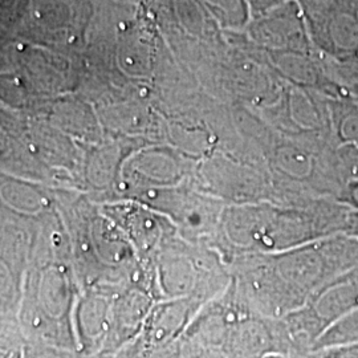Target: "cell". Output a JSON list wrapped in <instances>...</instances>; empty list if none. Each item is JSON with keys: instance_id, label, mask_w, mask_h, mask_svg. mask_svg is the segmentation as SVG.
I'll return each mask as SVG.
<instances>
[{"instance_id": "obj_7", "label": "cell", "mask_w": 358, "mask_h": 358, "mask_svg": "<svg viewBox=\"0 0 358 358\" xmlns=\"http://www.w3.org/2000/svg\"><path fill=\"white\" fill-rule=\"evenodd\" d=\"M264 358H292L291 356H288V355H282V353H272V355H268L267 357Z\"/></svg>"}, {"instance_id": "obj_8", "label": "cell", "mask_w": 358, "mask_h": 358, "mask_svg": "<svg viewBox=\"0 0 358 358\" xmlns=\"http://www.w3.org/2000/svg\"><path fill=\"white\" fill-rule=\"evenodd\" d=\"M10 358H22V349H20V350H16Z\"/></svg>"}, {"instance_id": "obj_5", "label": "cell", "mask_w": 358, "mask_h": 358, "mask_svg": "<svg viewBox=\"0 0 358 358\" xmlns=\"http://www.w3.org/2000/svg\"><path fill=\"white\" fill-rule=\"evenodd\" d=\"M75 352L36 343H26L22 348V358H75Z\"/></svg>"}, {"instance_id": "obj_1", "label": "cell", "mask_w": 358, "mask_h": 358, "mask_svg": "<svg viewBox=\"0 0 358 358\" xmlns=\"http://www.w3.org/2000/svg\"><path fill=\"white\" fill-rule=\"evenodd\" d=\"M353 208L341 201L303 202L297 208L244 205L223 211L217 236L231 251L257 254L348 234Z\"/></svg>"}, {"instance_id": "obj_4", "label": "cell", "mask_w": 358, "mask_h": 358, "mask_svg": "<svg viewBox=\"0 0 358 358\" xmlns=\"http://www.w3.org/2000/svg\"><path fill=\"white\" fill-rule=\"evenodd\" d=\"M358 343V308L336 321L325 332L321 334L312 350L325 349L331 346L357 344Z\"/></svg>"}, {"instance_id": "obj_3", "label": "cell", "mask_w": 358, "mask_h": 358, "mask_svg": "<svg viewBox=\"0 0 358 358\" xmlns=\"http://www.w3.org/2000/svg\"><path fill=\"white\" fill-rule=\"evenodd\" d=\"M106 210H109L106 217L115 222L131 247L145 257L157 254L171 236V224H164L162 217L149 210L134 205L112 206Z\"/></svg>"}, {"instance_id": "obj_2", "label": "cell", "mask_w": 358, "mask_h": 358, "mask_svg": "<svg viewBox=\"0 0 358 358\" xmlns=\"http://www.w3.org/2000/svg\"><path fill=\"white\" fill-rule=\"evenodd\" d=\"M227 358H264L272 353L291 356L282 320L245 315L234 325L226 348Z\"/></svg>"}, {"instance_id": "obj_6", "label": "cell", "mask_w": 358, "mask_h": 358, "mask_svg": "<svg viewBox=\"0 0 358 358\" xmlns=\"http://www.w3.org/2000/svg\"><path fill=\"white\" fill-rule=\"evenodd\" d=\"M350 169H352V176H353V177H357L358 178V159L357 161H355V162H352Z\"/></svg>"}]
</instances>
